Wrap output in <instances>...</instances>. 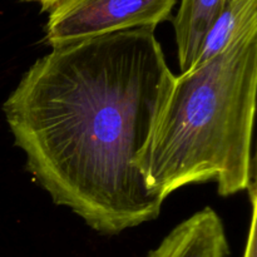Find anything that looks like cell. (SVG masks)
Here are the masks:
<instances>
[{
  "instance_id": "1",
  "label": "cell",
  "mask_w": 257,
  "mask_h": 257,
  "mask_svg": "<svg viewBox=\"0 0 257 257\" xmlns=\"http://www.w3.org/2000/svg\"><path fill=\"white\" fill-rule=\"evenodd\" d=\"M153 28L53 47L3 104L27 168L57 206L118 235L156 220L162 203L136 162L172 89Z\"/></svg>"
},
{
  "instance_id": "2",
  "label": "cell",
  "mask_w": 257,
  "mask_h": 257,
  "mask_svg": "<svg viewBox=\"0 0 257 257\" xmlns=\"http://www.w3.org/2000/svg\"><path fill=\"white\" fill-rule=\"evenodd\" d=\"M256 90L257 37L175 77L136 162L148 191L161 202L195 183L222 197L250 191Z\"/></svg>"
},
{
  "instance_id": "3",
  "label": "cell",
  "mask_w": 257,
  "mask_h": 257,
  "mask_svg": "<svg viewBox=\"0 0 257 257\" xmlns=\"http://www.w3.org/2000/svg\"><path fill=\"white\" fill-rule=\"evenodd\" d=\"M178 0H62L49 10L44 42L50 47L110 33L153 28L170 19Z\"/></svg>"
},
{
  "instance_id": "4",
  "label": "cell",
  "mask_w": 257,
  "mask_h": 257,
  "mask_svg": "<svg viewBox=\"0 0 257 257\" xmlns=\"http://www.w3.org/2000/svg\"><path fill=\"white\" fill-rule=\"evenodd\" d=\"M228 251L222 220L205 207L178 223L148 257H227Z\"/></svg>"
},
{
  "instance_id": "5",
  "label": "cell",
  "mask_w": 257,
  "mask_h": 257,
  "mask_svg": "<svg viewBox=\"0 0 257 257\" xmlns=\"http://www.w3.org/2000/svg\"><path fill=\"white\" fill-rule=\"evenodd\" d=\"M252 37H257V0H227L206 34L193 68Z\"/></svg>"
},
{
  "instance_id": "6",
  "label": "cell",
  "mask_w": 257,
  "mask_h": 257,
  "mask_svg": "<svg viewBox=\"0 0 257 257\" xmlns=\"http://www.w3.org/2000/svg\"><path fill=\"white\" fill-rule=\"evenodd\" d=\"M227 0H181L173 20L181 73L196 64L201 45Z\"/></svg>"
},
{
  "instance_id": "7",
  "label": "cell",
  "mask_w": 257,
  "mask_h": 257,
  "mask_svg": "<svg viewBox=\"0 0 257 257\" xmlns=\"http://www.w3.org/2000/svg\"><path fill=\"white\" fill-rule=\"evenodd\" d=\"M250 198L252 202V217H251L250 231L247 236L243 257H257V238H256V220H257V198H256V186H252L250 190Z\"/></svg>"
},
{
  "instance_id": "8",
  "label": "cell",
  "mask_w": 257,
  "mask_h": 257,
  "mask_svg": "<svg viewBox=\"0 0 257 257\" xmlns=\"http://www.w3.org/2000/svg\"><path fill=\"white\" fill-rule=\"evenodd\" d=\"M24 2H37L40 4L42 12H49L52 8H54L62 0H24Z\"/></svg>"
}]
</instances>
